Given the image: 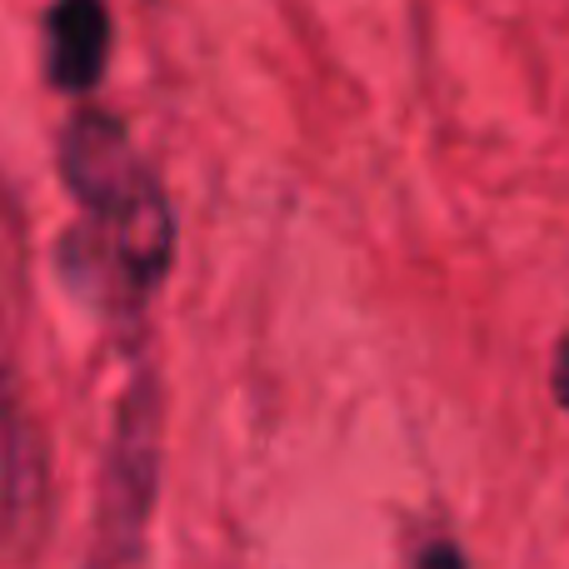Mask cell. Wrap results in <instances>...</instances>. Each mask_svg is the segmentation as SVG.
I'll list each match as a JSON object with an SVG mask.
<instances>
[{
  "mask_svg": "<svg viewBox=\"0 0 569 569\" xmlns=\"http://www.w3.org/2000/svg\"><path fill=\"white\" fill-rule=\"evenodd\" d=\"M555 395L569 410V340H560V355H555Z\"/></svg>",
  "mask_w": 569,
  "mask_h": 569,
  "instance_id": "4",
  "label": "cell"
},
{
  "mask_svg": "<svg viewBox=\"0 0 569 569\" xmlns=\"http://www.w3.org/2000/svg\"><path fill=\"white\" fill-rule=\"evenodd\" d=\"M425 569H465V560L450 550V545H435V550L425 555Z\"/></svg>",
  "mask_w": 569,
  "mask_h": 569,
  "instance_id": "5",
  "label": "cell"
},
{
  "mask_svg": "<svg viewBox=\"0 0 569 569\" xmlns=\"http://www.w3.org/2000/svg\"><path fill=\"white\" fill-rule=\"evenodd\" d=\"M160 475V395L136 380L120 400L116 440H110L106 480H100V545L116 555L136 550L150 520V495Z\"/></svg>",
  "mask_w": 569,
  "mask_h": 569,
  "instance_id": "1",
  "label": "cell"
},
{
  "mask_svg": "<svg viewBox=\"0 0 569 569\" xmlns=\"http://www.w3.org/2000/svg\"><path fill=\"white\" fill-rule=\"evenodd\" d=\"M60 170H66L70 190L86 200L90 216L130 200L150 180V170L140 166L136 150H130L126 130L110 116H100V110L80 116L76 126L66 130V140H60Z\"/></svg>",
  "mask_w": 569,
  "mask_h": 569,
  "instance_id": "2",
  "label": "cell"
},
{
  "mask_svg": "<svg viewBox=\"0 0 569 569\" xmlns=\"http://www.w3.org/2000/svg\"><path fill=\"white\" fill-rule=\"evenodd\" d=\"M110 60L106 0H60L50 10V80L60 90H90Z\"/></svg>",
  "mask_w": 569,
  "mask_h": 569,
  "instance_id": "3",
  "label": "cell"
}]
</instances>
